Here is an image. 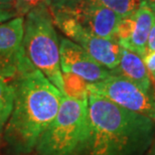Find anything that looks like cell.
Listing matches in <instances>:
<instances>
[{
    "label": "cell",
    "instance_id": "277c9868",
    "mask_svg": "<svg viewBox=\"0 0 155 155\" xmlns=\"http://www.w3.org/2000/svg\"><path fill=\"white\" fill-rule=\"evenodd\" d=\"M22 45L28 60L64 94L60 42L48 8H38L24 16Z\"/></svg>",
    "mask_w": 155,
    "mask_h": 155
},
{
    "label": "cell",
    "instance_id": "52a82bcc",
    "mask_svg": "<svg viewBox=\"0 0 155 155\" xmlns=\"http://www.w3.org/2000/svg\"><path fill=\"white\" fill-rule=\"evenodd\" d=\"M55 24L74 42L81 45L91 57L111 72L115 71L120 63L122 48L116 39L104 38L93 35L76 20L66 15H51Z\"/></svg>",
    "mask_w": 155,
    "mask_h": 155
},
{
    "label": "cell",
    "instance_id": "ffe728a7",
    "mask_svg": "<svg viewBox=\"0 0 155 155\" xmlns=\"http://www.w3.org/2000/svg\"><path fill=\"white\" fill-rule=\"evenodd\" d=\"M145 1H146L147 4L149 5L150 7L154 10V12H155V0H145Z\"/></svg>",
    "mask_w": 155,
    "mask_h": 155
},
{
    "label": "cell",
    "instance_id": "cb8c5ba5",
    "mask_svg": "<svg viewBox=\"0 0 155 155\" xmlns=\"http://www.w3.org/2000/svg\"><path fill=\"white\" fill-rule=\"evenodd\" d=\"M141 1H145V0H141Z\"/></svg>",
    "mask_w": 155,
    "mask_h": 155
},
{
    "label": "cell",
    "instance_id": "d6986e66",
    "mask_svg": "<svg viewBox=\"0 0 155 155\" xmlns=\"http://www.w3.org/2000/svg\"><path fill=\"white\" fill-rule=\"evenodd\" d=\"M146 155H155V139H154L152 145H151V147L149 148V150L147 151Z\"/></svg>",
    "mask_w": 155,
    "mask_h": 155
},
{
    "label": "cell",
    "instance_id": "2e32d148",
    "mask_svg": "<svg viewBox=\"0 0 155 155\" xmlns=\"http://www.w3.org/2000/svg\"><path fill=\"white\" fill-rule=\"evenodd\" d=\"M14 17H17V14L12 5H0V23L6 22Z\"/></svg>",
    "mask_w": 155,
    "mask_h": 155
},
{
    "label": "cell",
    "instance_id": "5bb4252c",
    "mask_svg": "<svg viewBox=\"0 0 155 155\" xmlns=\"http://www.w3.org/2000/svg\"><path fill=\"white\" fill-rule=\"evenodd\" d=\"M105 7L116 12L119 16L125 17L133 13L141 4V0H95Z\"/></svg>",
    "mask_w": 155,
    "mask_h": 155
},
{
    "label": "cell",
    "instance_id": "7a4b0ae2",
    "mask_svg": "<svg viewBox=\"0 0 155 155\" xmlns=\"http://www.w3.org/2000/svg\"><path fill=\"white\" fill-rule=\"evenodd\" d=\"M89 135L81 155L146 154L155 139V122L89 93Z\"/></svg>",
    "mask_w": 155,
    "mask_h": 155
},
{
    "label": "cell",
    "instance_id": "44dd1931",
    "mask_svg": "<svg viewBox=\"0 0 155 155\" xmlns=\"http://www.w3.org/2000/svg\"><path fill=\"white\" fill-rule=\"evenodd\" d=\"M0 5H12V3L8 0H0Z\"/></svg>",
    "mask_w": 155,
    "mask_h": 155
},
{
    "label": "cell",
    "instance_id": "7c38bea8",
    "mask_svg": "<svg viewBox=\"0 0 155 155\" xmlns=\"http://www.w3.org/2000/svg\"><path fill=\"white\" fill-rule=\"evenodd\" d=\"M64 95L67 97L86 100L89 97V83L74 74L63 73Z\"/></svg>",
    "mask_w": 155,
    "mask_h": 155
},
{
    "label": "cell",
    "instance_id": "7402d4cb",
    "mask_svg": "<svg viewBox=\"0 0 155 155\" xmlns=\"http://www.w3.org/2000/svg\"><path fill=\"white\" fill-rule=\"evenodd\" d=\"M151 78H152L153 86H154V89H155V74H153V75H151Z\"/></svg>",
    "mask_w": 155,
    "mask_h": 155
},
{
    "label": "cell",
    "instance_id": "6da1fadb",
    "mask_svg": "<svg viewBox=\"0 0 155 155\" xmlns=\"http://www.w3.org/2000/svg\"><path fill=\"white\" fill-rule=\"evenodd\" d=\"M10 81L13 106L3 138L14 154H28L57 116L64 95L30 61Z\"/></svg>",
    "mask_w": 155,
    "mask_h": 155
},
{
    "label": "cell",
    "instance_id": "9a60e30c",
    "mask_svg": "<svg viewBox=\"0 0 155 155\" xmlns=\"http://www.w3.org/2000/svg\"><path fill=\"white\" fill-rule=\"evenodd\" d=\"M52 0H13L12 7L17 16L23 17L28 12L38 8H48Z\"/></svg>",
    "mask_w": 155,
    "mask_h": 155
},
{
    "label": "cell",
    "instance_id": "e0dca14e",
    "mask_svg": "<svg viewBox=\"0 0 155 155\" xmlns=\"http://www.w3.org/2000/svg\"><path fill=\"white\" fill-rule=\"evenodd\" d=\"M142 58H143V61L150 75L155 74V51H147L146 54Z\"/></svg>",
    "mask_w": 155,
    "mask_h": 155
},
{
    "label": "cell",
    "instance_id": "3957f363",
    "mask_svg": "<svg viewBox=\"0 0 155 155\" xmlns=\"http://www.w3.org/2000/svg\"><path fill=\"white\" fill-rule=\"evenodd\" d=\"M89 135L88 99L64 96L60 110L38 139V155H81Z\"/></svg>",
    "mask_w": 155,
    "mask_h": 155
},
{
    "label": "cell",
    "instance_id": "ac0fdd59",
    "mask_svg": "<svg viewBox=\"0 0 155 155\" xmlns=\"http://www.w3.org/2000/svg\"><path fill=\"white\" fill-rule=\"evenodd\" d=\"M155 51V20L151 27L149 38L147 41V51Z\"/></svg>",
    "mask_w": 155,
    "mask_h": 155
},
{
    "label": "cell",
    "instance_id": "4fadbf2b",
    "mask_svg": "<svg viewBox=\"0 0 155 155\" xmlns=\"http://www.w3.org/2000/svg\"><path fill=\"white\" fill-rule=\"evenodd\" d=\"M14 91L12 85L7 80L0 77V136L11 114L13 106Z\"/></svg>",
    "mask_w": 155,
    "mask_h": 155
},
{
    "label": "cell",
    "instance_id": "8fae6325",
    "mask_svg": "<svg viewBox=\"0 0 155 155\" xmlns=\"http://www.w3.org/2000/svg\"><path fill=\"white\" fill-rule=\"evenodd\" d=\"M112 73L126 78L145 92H155L152 78L145 66L143 58L128 49L122 48L120 63Z\"/></svg>",
    "mask_w": 155,
    "mask_h": 155
},
{
    "label": "cell",
    "instance_id": "8992f818",
    "mask_svg": "<svg viewBox=\"0 0 155 155\" xmlns=\"http://www.w3.org/2000/svg\"><path fill=\"white\" fill-rule=\"evenodd\" d=\"M89 93L103 96L118 106L149 117L155 122V92L147 93L126 78L113 74L101 82L89 84Z\"/></svg>",
    "mask_w": 155,
    "mask_h": 155
},
{
    "label": "cell",
    "instance_id": "ba28073f",
    "mask_svg": "<svg viewBox=\"0 0 155 155\" xmlns=\"http://www.w3.org/2000/svg\"><path fill=\"white\" fill-rule=\"evenodd\" d=\"M154 20V10L146 1H142L137 10L120 19L116 40L121 48L143 58L147 52V41Z\"/></svg>",
    "mask_w": 155,
    "mask_h": 155
},
{
    "label": "cell",
    "instance_id": "9c48e42d",
    "mask_svg": "<svg viewBox=\"0 0 155 155\" xmlns=\"http://www.w3.org/2000/svg\"><path fill=\"white\" fill-rule=\"evenodd\" d=\"M23 22L17 16L0 23V77L8 81L29 61L22 45Z\"/></svg>",
    "mask_w": 155,
    "mask_h": 155
},
{
    "label": "cell",
    "instance_id": "603a6c76",
    "mask_svg": "<svg viewBox=\"0 0 155 155\" xmlns=\"http://www.w3.org/2000/svg\"><path fill=\"white\" fill-rule=\"evenodd\" d=\"M8 1H10V2L12 3V1H13V0H8Z\"/></svg>",
    "mask_w": 155,
    "mask_h": 155
},
{
    "label": "cell",
    "instance_id": "30bf717a",
    "mask_svg": "<svg viewBox=\"0 0 155 155\" xmlns=\"http://www.w3.org/2000/svg\"><path fill=\"white\" fill-rule=\"evenodd\" d=\"M60 57L61 72L79 76L89 84L101 82L112 75L110 70L99 64L82 46L69 38H61Z\"/></svg>",
    "mask_w": 155,
    "mask_h": 155
},
{
    "label": "cell",
    "instance_id": "5b68a950",
    "mask_svg": "<svg viewBox=\"0 0 155 155\" xmlns=\"http://www.w3.org/2000/svg\"><path fill=\"white\" fill-rule=\"evenodd\" d=\"M51 15H66L93 35L116 39L121 17L116 12L95 0H52L48 7Z\"/></svg>",
    "mask_w": 155,
    "mask_h": 155
}]
</instances>
